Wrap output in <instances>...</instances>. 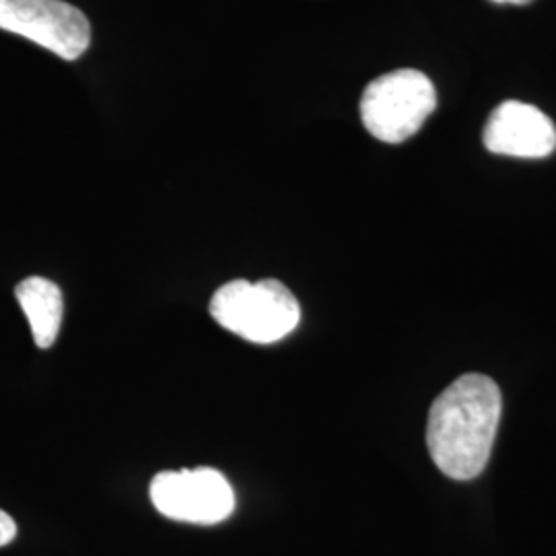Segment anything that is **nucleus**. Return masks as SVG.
<instances>
[{
  "label": "nucleus",
  "mask_w": 556,
  "mask_h": 556,
  "mask_svg": "<svg viewBox=\"0 0 556 556\" xmlns=\"http://www.w3.org/2000/svg\"><path fill=\"white\" fill-rule=\"evenodd\" d=\"M503 396L497 383L466 374L433 402L427 420V447L435 466L454 480L480 477L497 438Z\"/></svg>",
  "instance_id": "1"
},
{
  "label": "nucleus",
  "mask_w": 556,
  "mask_h": 556,
  "mask_svg": "<svg viewBox=\"0 0 556 556\" xmlns=\"http://www.w3.org/2000/svg\"><path fill=\"white\" fill-rule=\"evenodd\" d=\"M208 312L225 330L256 344L289 337L301 319L298 299L277 278L225 282L211 299Z\"/></svg>",
  "instance_id": "2"
},
{
  "label": "nucleus",
  "mask_w": 556,
  "mask_h": 556,
  "mask_svg": "<svg viewBox=\"0 0 556 556\" xmlns=\"http://www.w3.org/2000/svg\"><path fill=\"white\" fill-rule=\"evenodd\" d=\"M435 108L433 83L415 68H400L371 80L358 105L367 132L388 144L415 137Z\"/></svg>",
  "instance_id": "3"
},
{
  "label": "nucleus",
  "mask_w": 556,
  "mask_h": 556,
  "mask_svg": "<svg viewBox=\"0 0 556 556\" xmlns=\"http://www.w3.org/2000/svg\"><path fill=\"white\" fill-rule=\"evenodd\" d=\"M0 29L68 62L80 59L91 43L89 20L64 0H0Z\"/></svg>",
  "instance_id": "4"
},
{
  "label": "nucleus",
  "mask_w": 556,
  "mask_h": 556,
  "mask_svg": "<svg viewBox=\"0 0 556 556\" xmlns=\"http://www.w3.org/2000/svg\"><path fill=\"white\" fill-rule=\"evenodd\" d=\"M149 493L161 516L184 523L215 526L236 509V493L215 468L160 472Z\"/></svg>",
  "instance_id": "5"
},
{
  "label": "nucleus",
  "mask_w": 556,
  "mask_h": 556,
  "mask_svg": "<svg viewBox=\"0 0 556 556\" xmlns=\"http://www.w3.org/2000/svg\"><path fill=\"white\" fill-rule=\"evenodd\" d=\"M482 140L495 155L544 160L555 153L556 126L536 105L505 101L491 112Z\"/></svg>",
  "instance_id": "6"
},
{
  "label": "nucleus",
  "mask_w": 556,
  "mask_h": 556,
  "mask_svg": "<svg viewBox=\"0 0 556 556\" xmlns=\"http://www.w3.org/2000/svg\"><path fill=\"white\" fill-rule=\"evenodd\" d=\"M15 298L31 326L36 346L50 349L59 338L64 314V301L59 285L48 278H25L15 287Z\"/></svg>",
  "instance_id": "7"
},
{
  "label": "nucleus",
  "mask_w": 556,
  "mask_h": 556,
  "mask_svg": "<svg viewBox=\"0 0 556 556\" xmlns=\"http://www.w3.org/2000/svg\"><path fill=\"white\" fill-rule=\"evenodd\" d=\"M17 536V523L7 511L0 509V546L11 544Z\"/></svg>",
  "instance_id": "8"
},
{
  "label": "nucleus",
  "mask_w": 556,
  "mask_h": 556,
  "mask_svg": "<svg viewBox=\"0 0 556 556\" xmlns=\"http://www.w3.org/2000/svg\"><path fill=\"white\" fill-rule=\"evenodd\" d=\"M491 2H495V4H517V7H521V4H530V2H534V0H491Z\"/></svg>",
  "instance_id": "9"
}]
</instances>
